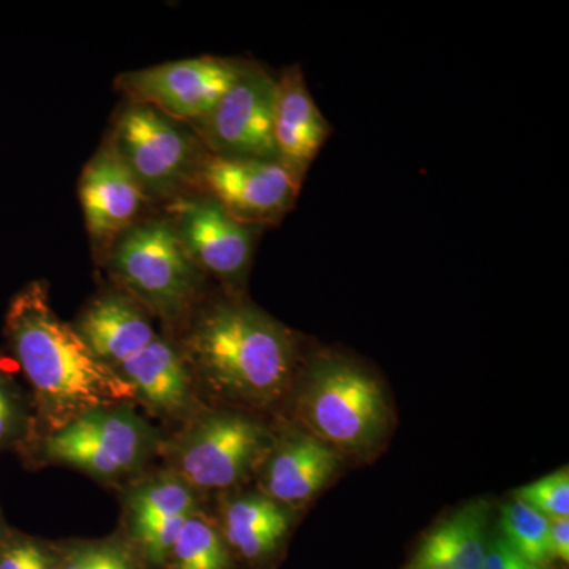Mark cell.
Listing matches in <instances>:
<instances>
[{
    "instance_id": "1",
    "label": "cell",
    "mask_w": 569,
    "mask_h": 569,
    "mask_svg": "<svg viewBox=\"0 0 569 569\" xmlns=\"http://www.w3.org/2000/svg\"><path fill=\"white\" fill-rule=\"evenodd\" d=\"M181 351L211 395L246 408L283 399L302 361L298 336L239 296L204 307L187 329Z\"/></svg>"
},
{
    "instance_id": "2",
    "label": "cell",
    "mask_w": 569,
    "mask_h": 569,
    "mask_svg": "<svg viewBox=\"0 0 569 569\" xmlns=\"http://www.w3.org/2000/svg\"><path fill=\"white\" fill-rule=\"evenodd\" d=\"M11 348L58 429L99 408L137 397L130 381L103 362L73 325L52 310L47 284L29 283L14 296L6 317Z\"/></svg>"
},
{
    "instance_id": "3",
    "label": "cell",
    "mask_w": 569,
    "mask_h": 569,
    "mask_svg": "<svg viewBox=\"0 0 569 569\" xmlns=\"http://www.w3.org/2000/svg\"><path fill=\"white\" fill-rule=\"evenodd\" d=\"M298 426L347 460H370L387 445L395 426L380 380L358 359L321 348L299 366L295 378Z\"/></svg>"
},
{
    "instance_id": "4",
    "label": "cell",
    "mask_w": 569,
    "mask_h": 569,
    "mask_svg": "<svg viewBox=\"0 0 569 569\" xmlns=\"http://www.w3.org/2000/svg\"><path fill=\"white\" fill-rule=\"evenodd\" d=\"M103 258L119 290L170 323L192 313L208 279L162 211L133 224Z\"/></svg>"
},
{
    "instance_id": "5",
    "label": "cell",
    "mask_w": 569,
    "mask_h": 569,
    "mask_svg": "<svg viewBox=\"0 0 569 569\" xmlns=\"http://www.w3.org/2000/svg\"><path fill=\"white\" fill-rule=\"evenodd\" d=\"M104 141L129 168L151 204L163 206L194 192L208 157L189 123L127 100Z\"/></svg>"
},
{
    "instance_id": "6",
    "label": "cell",
    "mask_w": 569,
    "mask_h": 569,
    "mask_svg": "<svg viewBox=\"0 0 569 569\" xmlns=\"http://www.w3.org/2000/svg\"><path fill=\"white\" fill-rule=\"evenodd\" d=\"M274 436L258 419L234 410L198 418L183 433L174 463L189 488L230 489L263 462Z\"/></svg>"
},
{
    "instance_id": "7",
    "label": "cell",
    "mask_w": 569,
    "mask_h": 569,
    "mask_svg": "<svg viewBox=\"0 0 569 569\" xmlns=\"http://www.w3.org/2000/svg\"><path fill=\"white\" fill-rule=\"evenodd\" d=\"M162 212L200 271L222 283L230 296H239L263 228L242 223L200 190L168 201Z\"/></svg>"
},
{
    "instance_id": "8",
    "label": "cell",
    "mask_w": 569,
    "mask_h": 569,
    "mask_svg": "<svg viewBox=\"0 0 569 569\" xmlns=\"http://www.w3.org/2000/svg\"><path fill=\"white\" fill-rule=\"evenodd\" d=\"M277 78L246 61L239 77L200 121L190 123L206 151L223 159L277 160Z\"/></svg>"
},
{
    "instance_id": "9",
    "label": "cell",
    "mask_w": 569,
    "mask_h": 569,
    "mask_svg": "<svg viewBox=\"0 0 569 569\" xmlns=\"http://www.w3.org/2000/svg\"><path fill=\"white\" fill-rule=\"evenodd\" d=\"M244 66V59L201 56L127 71L119 74L116 88L127 102L148 104L190 126L216 107Z\"/></svg>"
},
{
    "instance_id": "10",
    "label": "cell",
    "mask_w": 569,
    "mask_h": 569,
    "mask_svg": "<svg viewBox=\"0 0 569 569\" xmlns=\"http://www.w3.org/2000/svg\"><path fill=\"white\" fill-rule=\"evenodd\" d=\"M302 183L277 160L223 159L208 153L197 190L250 227L279 223L295 208Z\"/></svg>"
},
{
    "instance_id": "11",
    "label": "cell",
    "mask_w": 569,
    "mask_h": 569,
    "mask_svg": "<svg viewBox=\"0 0 569 569\" xmlns=\"http://www.w3.org/2000/svg\"><path fill=\"white\" fill-rule=\"evenodd\" d=\"M148 449V429L140 419L112 407L89 411L56 430L44 451L52 460L111 478L140 466Z\"/></svg>"
},
{
    "instance_id": "12",
    "label": "cell",
    "mask_w": 569,
    "mask_h": 569,
    "mask_svg": "<svg viewBox=\"0 0 569 569\" xmlns=\"http://www.w3.org/2000/svg\"><path fill=\"white\" fill-rule=\"evenodd\" d=\"M347 460L302 427L274 437L258 467L260 492L280 507H307L339 477Z\"/></svg>"
},
{
    "instance_id": "13",
    "label": "cell",
    "mask_w": 569,
    "mask_h": 569,
    "mask_svg": "<svg viewBox=\"0 0 569 569\" xmlns=\"http://www.w3.org/2000/svg\"><path fill=\"white\" fill-rule=\"evenodd\" d=\"M80 201L93 249L103 257L116 239L149 216L152 206L107 141L82 170Z\"/></svg>"
},
{
    "instance_id": "14",
    "label": "cell",
    "mask_w": 569,
    "mask_h": 569,
    "mask_svg": "<svg viewBox=\"0 0 569 569\" xmlns=\"http://www.w3.org/2000/svg\"><path fill=\"white\" fill-rule=\"evenodd\" d=\"M332 129L307 88L298 63L283 69L277 78L274 142L277 159L305 182L318 153L331 137Z\"/></svg>"
},
{
    "instance_id": "15",
    "label": "cell",
    "mask_w": 569,
    "mask_h": 569,
    "mask_svg": "<svg viewBox=\"0 0 569 569\" xmlns=\"http://www.w3.org/2000/svg\"><path fill=\"white\" fill-rule=\"evenodd\" d=\"M73 328L93 353L114 369L157 337L149 313L121 290L97 296Z\"/></svg>"
},
{
    "instance_id": "16",
    "label": "cell",
    "mask_w": 569,
    "mask_h": 569,
    "mask_svg": "<svg viewBox=\"0 0 569 569\" xmlns=\"http://www.w3.org/2000/svg\"><path fill=\"white\" fill-rule=\"evenodd\" d=\"M490 501H468L419 539L403 569H479L490 537Z\"/></svg>"
},
{
    "instance_id": "17",
    "label": "cell",
    "mask_w": 569,
    "mask_h": 569,
    "mask_svg": "<svg viewBox=\"0 0 569 569\" xmlns=\"http://www.w3.org/2000/svg\"><path fill=\"white\" fill-rule=\"evenodd\" d=\"M293 515L261 492L246 493L224 503L220 531L230 552L247 563H263L282 549Z\"/></svg>"
},
{
    "instance_id": "18",
    "label": "cell",
    "mask_w": 569,
    "mask_h": 569,
    "mask_svg": "<svg viewBox=\"0 0 569 569\" xmlns=\"http://www.w3.org/2000/svg\"><path fill=\"white\" fill-rule=\"evenodd\" d=\"M116 370L156 410L178 415L189 406L190 367L182 351L162 337L157 336Z\"/></svg>"
},
{
    "instance_id": "19",
    "label": "cell",
    "mask_w": 569,
    "mask_h": 569,
    "mask_svg": "<svg viewBox=\"0 0 569 569\" xmlns=\"http://www.w3.org/2000/svg\"><path fill=\"white\" fill-rule=\"evenodd\" d=\"M168 559L171 569H231V553L222 531L198 511L183 523Z\"/></svg>"
},
{
    "instance_id": "20",
    "label": "cell",
    "mask_w": 569,
    "mask_h": 569,
    "mask_svg": "<svg viewBox=\"0 0 569 569\" xmlns=\"http://www.w3.org/2000/svg\"><path fill=\"white\" fill-rule=\"evenodd\" d=\"M497 530L523 559L549 569V519L511 498L501 507Z\"/></svg>"
},
{
    "instance_id": "21",
    "label": "cell",
    "mask_w": 569,
    "mask_h": 569,
    "mask_svg": "<svg viewBox=\"0 0 569 569\" xmlns=\"http://www.w3.org/2000/svg\"><path fill=\"white\" fill-rule=\"evenodd\" d=\"M129 505L134 527L198 511L192 488L182 479L174 478H164L142 486L130 498Z\"/></svg>"
},
{
    "instance_id": "22",
    "label": "cell",
    "mask_w": 569,
    "mask_h": 569,
    "mask_svg": "<svg viewBox=\"0 0 569 569\" xmlns=\"http://www.w3.org/2000/svg\"><path fill=\"white\" fill-rule=\"evenodd\" d=\"M512 498L537 511L546 519L569 518V471L560 468L553 473L520 486Z\"/></svg>"
},
{
    "instance_id": "23",
    "label": "cell",
    "mask_w": 569,
    "mask_h": 569,
    "mask_svg": "<svg viewBox=\"0 0 569 569\" xmlns=\"http://www.w3.org/2000/svg\"><path fill=\"white\" fill-rule=\"evenodd\" d=\"M129 567V560L118 548L92 546L73 553L61 569H126Z\"/></svg>"
},
{
    "instance_id": "24",
    "label": "cell",
    "mask_w": 569,
    "mask_h": 569,
    "mask_svg": "<svg viewBox=\"0 0 569 569\" xmlns=\"http://www.w3.org/2000/svg\"><path fill=\"white\" fill-rule=\"evenodd\" d=\"M0 569H51V560L37 542L17 541L0 552Z\"/></svg>"
},
{
    "instance_id": "25",
    "label": "cell",
    "mask_w": 569,
    "mask_h": 569,
    "mask_svg": "<svg viewBox=\"0 0 569 569\" xmlns=\"http://www.w3.org/2000/svg\"><path fill=\"white\" fill-rule=\"evenodd\" d=\"M479 569H546L530 563L505 541L500 531H490L488 549Z\"/></svg>"
},
{
    "instance_id": "26",
    "label": "cell",
    "mask_w": 569,
    "mask_h": 569,
    "mask_svg": "<svg viewBox=\"0 0 569 569\" xmlns=\"http://www.w3.org/2000/svg\"><path fill=\"white\" fill-rule=\"evenodd\" d=\"M549 552L552 561L568 565L569 518L549 520Z\"/></svg>"
},
{
    "instance_id": "27",
    "label": "cell",
    "mask_w": 569,
    "mask_h": 569,
    "mask_svg": "<svg viewBox=\"0 0 569 569\" xmlns=\"http://www.w3.org/2000/svg\"><path fill=\"white\" fill-rule=\"evenodd\" d=\"M13 406H11V399L7 395L6 389L0 385V440L7 437L10 432L11 426H13Z\"/></svg>"
},
{
    "instance_id": "28",
    "label": "cell",
    "mask_w": 569,
    "mask_h": 569,
    "mask_svg": "<svg viewBox=\"0 0 569 569\" xmlns=\"http://www.w3.org/2000/svg\"><path fill=\"white\" fill-rule=\"evenodd\" d=\"M126 569H132V567L126 568Z\"/></svg>"
}]
</instances>
